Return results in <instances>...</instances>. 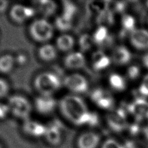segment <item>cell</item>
I'll return each mask as SVG.
<instances>
[{
  "label": "cell",
  "mask_w": 148,
  "mask_h": 148,
  "mask_svg": "<svg viewBox=\"0 0 148 148\" xmlns=\"http://www.w3.org/2000/svg\"><path fill=\"white\" fill-rule=\"evenodd\" d=\"M138 90L142 98H146L148 97V74L143 77Z\"/></svg>",
  "instance_id": "obj_32"
},
{
  "label": "cell",
  "mask_w": 148,
  "mask_h": 148,
  "mask_svg": "<svg viewBox=\"0 0 148 148\" xmlns=\"http://www.w3.org/2000/svg\"><path fill=\"white\" fill-rule=\"evenodd\" d=\"M16 58L10 54H5L0 56V72L3 74L10 73L16 64Z\"/></svg>",
  "instance_id": "obj_23"
},
{
  "label": "cell",
  "mask_w": 148,
  "mask_h": 148,
  "mask_svg": "<svg viewBox=\"0 0 148 148\" xmlns=\"http://www.w3.org/2000/svg\"><path fill=\"white\" fill-rule=\"evenodd\" d=\"M128 111L138 119H148V101L142 97L135 98L128 105Z\"/></svg>",
  "instance_id": "obj_14"
},
{
  "label": "cell",
  "mask_w": 148,
  "mask_h": 148,
  "mask_svg": "<svg viewBox=\"0 0 148 148\" xmlns=\"http://www.w3.org/2000/svg\"><path fill=\"white\" fill-rule=\"evenodd\" d=\"M28 32L34 41L43 44L49 43L53 37L54 27L47 18H38L29 24Z\"/></svg>",
  "instance_id": "obj_3"
},
{
  "label": "cell",
  "mask_w": 148,
  "mask_h": 148,
  "mask_svg": "<svg viewBox=\"0 0 148 148\" xmlns=\"http://www.w3.org/2000/svg\"><path fill=\"white\" fill-rule=\"evenodd\" d=\"M58 106L62 116L72 124L78 126L87 124L90 111L79 95H66L59 101Z\"/></svg>",
  "instance_id": "obj_1"
},
{
  "label": "cell",
  "mask_w": 148,
  "mask_h": 148,
  "mask_svg": "<svg viewBox=\"0 0 148 148\" xmlns=\"http://www.w3.org/2000/svg\"><path fill=\"white\" fill-rule=\"evenodd\" d=\"M72 20V19L61 13L56 18L54 27L62 32H66L71 29Z\"/></svg>",
  "instance_id": "obj_24"
},
{
  "label": "cell",
  "mask_w": 148,
  "mask_h": 148,
  "mask_svg": "<svg viewBox=\"0 0 148 148\" xmlns=\"http://www.w3.org/2000/svg\"><path fill=\"white\" fill-rule=\"evenodd\" d=\"M63 85L72 94L79 95L86 93L89 87L87 79L80 73H71L65 77L62 80Z\"/></svg>",
  "instance_id": "obj_5"
},
{
  "label": "cell",
  "mask_w": 148,
  "mask_h": 148,
  "mask_svg": "<svg viewBox=\"0 0 148 148\" xmlns=\"http://www.w3.org/2000/svg\"><path fill=\"white\" fill-rule=\"evenodd\" d=\"M64 66L69 69H79L86 64V58L80 51L69 53L64 59Z\"/></svg>",
  "instance_id": "obj_17"
},
{
  "label": "cell",
  "mask_w": 148,
  "mask_h": 148,
  "mask_svg": "<svg viewBox=\"0 0 148 148\" xmlns=\"http://www.w3.org/2000/svg\"><path fill=\"white\" fill-rule=\"evenodd\" d=\"M58 50L55 45L50 43L42 44L38 49V55L43 61L49 62L54 61L57 57Z\"/></svg>",
  "instance_id": "obj_19"
},
{
  "label": "cell",
  "mask_w": 148,
  "mask_h": 148,
  "mask_svg": "<svg viewBox=\"0 0 148 148\" xmlns=\"http://www.w3.org/2000/svg\"><path fill=\"white\" fill-rule=\"evenodd\" d=\"M34 105L38 113L46 116L53 112L58 103L53 96L39 95L35 98Z\"/></svg>",
  "instance_id": "obj_8"
},
{
  "label": "cell",
  "mask_w": 148,
  "mask_h": 148,
  "mask_svg": "<svg viewBox=\"0 0 148 148\" xmlns=\"http://www.w3.org/2000/svg\"><path fill=\"white\" fill-rule=\"evenodd\" d=\"M46 125L36 120L28 119L23 121L22 130L25 135L33 139L43 138Z\"/></svg>",
  "instance_id": "obj_12"
},
{
  "label": "cell",
  "mask_w": 148,
  "mask_h": 148,
  "mask_svg": "<svg viewBox=\"0 0 148 148\" xmlns=\"http://www.w3.org/2000/svg\"><path fill=\"white\" fill-rule=\"evenodd\" d=\"M43 138L46 143L51 146L59 145L62 139V127L60 124L56 121H53L47 124Z\"/></svg>",
  "instance_id": "obj_9"
},
{
  "label": "cell",
  "mask_w": 148,
  "mask_h": 148,
  "mask_svg": "<svg viewBox=\"0 0 148 148\" xmlns=\"http://www.w3.org/2000/svg\"><path fill=\"white\" fill-rule=\"evenodd\" d=\"M9 2L7 1H0V13H5L9 7Z\"/></svg>",
  "instance_id": "obj_36"
},
{
  "label": "cell",
  "mask_w": 148,
  "mask_h": 148,
  "mask_svg": "<svg viewBox=\"0 0 148 148\" xmlns=\"http://www.w3.org/2000/svg\"><path fill=\"white\" fill-rule=\"evenodd\" d=\"M90 99L99 108L109 111L112 109L114 103L112 95L102 88H95L91 92Z\"/></svg>",
  "instance_id": "obj_6"
},
{
  "label": "cell",
  "mask_w": 148,
  "mask_h": 148,
  "mask_svg": "<svg viewBox=\"0 0 148 148\" xmlns=\"http://www.w3.org/2000/svg\"><path fill=\"white\" fill-rule=\"evenodd\" d=\"M108 82L110 88L116 92H122L127 88L126 78L118 73H112L109 75Z\"/></svg>",
  "instance_id": "obj_21"
},
{
  "label": "cell",
  "mask_w": 148,
  "mask_h": 148,
  "mask_svg": "<svg viewBox=\"0 0 148 148\" xmlns=\"http://www.w3.org/2000/svg\"><path fill=\"white\" fill-rule=\"evenodd\" d=\"M102 143L100 135L94 131L80 134L76 140V148H99Z\"/></svg>",
  "instance_id": "obj_11"
},
{
  "label": "cell",
  "mask_w": 148,
  "mask_h": 148,
  "mask_svg": "<svg viewBox=\"0 0 148 148\" xmlns=\"http://www.w3.org/2000/svg\"><path fill=\"white\" fill-rule=\"evenodd\" d=\"M112 63L110 56L101 50L93 52L91 56V64L93 70L101 72L108 69Z\"/></svg>",
  "instance_id": "obj_15"
},
{
  "label": "cell",
  "mask_w": 148,
  "mask_h": 148,
  "mask_svg": "<svg viewBox=\"0 0 148 148\" xmlns=\"http://www.w3.org/2000/svg\"><path fill=\"white\" fill-rule=\"evenodd\" d=\"M143 132L145 137L146 138L147 140H148V124L146 125L143 128Z\"/></svg>",
  "instance_id": "obj_38"
},
{
  "label": "cell",
  "mask_w": 148,
  "mask_h": 148,
  "mask_svg": "<svg viewBox=\"0 0 148 148\" xmlns=\"http://www.w3.org/2000/svg\"><path fill=\"white\" fill-rule=\"evenodd\" d=\"M112 62L116 65H128L132 60V54L130 49L124 45H118L112 51L110 56Z\"/></svg>",
  "instance_id": "obj_16"
},
{
  "label": "cell",
  "mask_w": 148,
  "mask_h": 148,
  "mask_svg": "<svg viewBox=\"0 0 148 148\" xmlns=\"http://www.w3.org/2000/svg\"><path fill=\"white\" fill-rule=\"evenodd\" d=\"M142 62L143 66L148 69V52L146 53L142 57Z\"/></svg>",
  "instance_id": "obj_37"
},
{
  "label": "cell",
  "mask_w": 148,
  "mask_h": 148,
  "mask_svg": "<svg viewBox=\"0 0 148 148\" xmlns=\"http://www.w3.org/2000/svg\"><path fill=\"white\" fill-rule=\"evenodd\" d=\"M126 7V5L124 2H114L112 5V9H110L113 13H123Z\"/></svg>",
  "instance_id": "obj_35"
},
{
  "label": "cell",
  "mask_w": 148,
  "mask_h": 148,
  "mask_svg": "<svg viewBox=\"0 0 148 148\" xmlns=\"http://www.w3.org/2000/svg\"><path fill=\"white\" fill-rule=\"evenodd\" d=\"M33 84L39 95L53 96L61 87L62 80L55 73L45 71L38 73L34 78Z\"/></svg>",
  "instance_id": "obj_2"
},
{
  "label": "cell",
  "mask_w": 148,
  "mask_h": 148,
  "mask_svg": "<svg viewBox=\"0 0 148 148\" xmlns=\"http://www.w3.org/2000/svg\"><path fill=\"white\" fill-rule=\"evenodd\" d=\"M10 114L7 103L0 102V120H3Z\"/></svg>",
  "instance_id": "obj_34"
},
{
  "label": "cell",
  "mask_w": 148,
  "mask_h": 148,
  "mask_svg": "<svg viewBox=\"0 0 148 148\" xmlns=\"http://www.w3.org/2000/svg\"><path fill=\"white\" fill-rule=\"evenodd\" d=\"M146 6L147 8L148 9V1L146 2Z\"/></svg>",
  "instance_id": "obj_40"
},
{
  "label": "cell",
  "mask_w": 148,
  "mask_h": 148,
  "mask_svg": "<svg viewBox=\"0 0 148 148\" xmlns=\"http://www.w3.org/2000/svg\"><path fill=\"white\" fill-rule=\"evenodd\" d=\"M131 45L139 50H148V31L144 28L135 29L129 34Z\"/></svg>",
  "instance_id": "obj_13"
},
{
  "label": "cell",
  "mask_w": 148,
  "mask_h": 148,
  "mask_svg": "<svg viewBox=\"0 0 148 148\" xmlns=\"http://www.w3.org/2000/svg\"><path fill=\"white\" fill-rule=\"evenodd\" d=\"M36 13L34 8L22 4L13 5L9 11V16L12 21L17 24H22L32 18Z\"/></svg>",
  "instance_id": "obj_7"
},
{
  "label": "cell",
  "mask_w": 148,
  "mask_h": 148,
  "mask_svg": "<svg viewBox=\"0 0 148 148\" xmlns=\"http://www.w3.org/2000/svg\"><path fill=\"white\" fill-rule=\"evenodd\" d=\"M125 74L127 79L135 80L139 77L141 74V69L138 65L132 64L127 68Z\"/></svg>",
  "instance_id": "obj_29"
},
{
  "label": "cell",
  "mask_w": 148,
  "mask_h": 148,
  "mask_svg": "<svg viewBox=\"0 0 148 148\" xmlns=\"http://www.w3.org/2000/svg\"><path fill=\"white\" fill-rule=\"evenodd\" d=\"M36 9L43 16V18L53 16L57 11V5L54 1L49 0H42L34 2Z\"/></svg>",
  "instance_id": "obj_18"
},
{
  "label": "cell",
  "mask_w": 148,
  "mask_h": 148,
  "mask_svg": "<svg viewBox=\"0 0 148 148\" xmlns=\"http://www.w3.org/2000/svg\"><path fill=\"white\" fill-rule=\"evenodd\" d=\"M78 45L82 53L89 51L95 45L92 35L88 34L81 35L78 40Z\"/></svg>",
  "instance_id": "obj_26"
},
{
  "label": "cell",
  "mask_w": 148,
  "mask_h": 148,
  "mask_svg": "<svg viewBox=\"0 0 148 148\" xmlns=\"http://www.w3.org/2000/svg\"><path fill=\"white\" fill-rule=\"evenodd\" d=\"M120 23L123 30L128 32L129 34L136 28L135 18L130 14H123L121 18Z\"/></svg>",
  "instance_id": "obj_25"
},
{
  "label": "cell",
  "mask_w": 148,
  "mask_h": 148,
  "mask_svg": "<svg viewBox=\"0 0 148 148\" xmlns=\"http://www.w3.org/2000/svg\"><path fill=\"white\" fill-rule=\"evenodd\" d=\"M109 3L106 1H91L87 5L88 10L94 14L99 15L108 8Z\"/></svg>",
  "instance_id": "obj_27"
},
{
  "label": "cell",
  "mask_w": 148,
  "mask_h": 148,
  "mask_svg": "<svg viewBox=\"0 0 148 148\" xmlns=\"http://www.w3.org/2000/svg\"><path fill=\"white\" fill-rule=\"evenodd\" d=\"M0 148H4L3 145H2V143H1V142H0Z\"/></svg>",
  "instance_id": "obj_39"
},
{
  "label": "cell",
  "mask_w": 148,
  "mask_h": 148,
  "mask_svg": "<svg viewBox=\"0 0 148 148\" xmlns=\"http://www.w3.org/2000/svg\"><path fill=\"white\" fill-rule=\"evenodd\" d=\"M10 90V86L8 82L2 77H0V98L6 97Z\"/></svg>",
  "instance_id": "obj_33"
},
{
  "label": "cell",
  "mask_w": 148,
  "mask_h": 148,
  "mask_svg": "<svg viewBox=\"0 0 148 148\" xmlns=\"http://www.w3.org/2000/svg\"><path fill=\"white\" fill-rule=\"evenodd\" d=\"M99 148H125V147L119 140L114 138H108L102 142Z\"/></svg>",
  "instance_id": "obj_31"
},
{
  "label": "cell",
  "mask_w": 148,
  "mask_h": 148,
  "mask_svg": "<svg viewBox=\"0 0 148 148\" xmlns=\"http://www.w3.org/2000/svg\"><path fill=\"white\" fill-rule=\"evenodd\" d=\"M106 121L109 126L114 131H121L127 125L125 112L120 108L109 110L106 116Z\"/></svg>",
  "instance_id": "obj_10"
},
{
  "label": "cell",
  "mask_w": 148,
  "mask_h": 148,
  "mask_svg": "<svg viewBox=\"0 0 148 148\" xmlns=\"http://www.w3.org/2000/svg\"><path fill=\"white\" fill-rule=\"evenodd\" d=\"M62 7L63 10L62 14L73 20L77 10L75 5L69 1H64L62 4Z\"/></svg>",
  "instance_id": "obj_30"
},
{
  "label": "cell",
  "mask_w": 148,
  "mask_h": 148,
  "mask_svg": "<svg viewBox=\"0 0 148 148\" xmlns=\"http://www.w3.org/2000/svg\"><path fill=\"white\" fill-rule=\"evenodd\" d=\"M99 25H103L108 27V25L111 24L114 20L113 13L109 8L98 16Z\"/></svg>",
  "instance_id": "obj_28"
},
{
  "label": "cell",
  "mask_w": 148,
  "mask_h": 148,
  "mask_svg": "<svg viewBox=\"0 0 148 148\" xmlns=\"http://www.w3.org/2000/svg\"><path fill=\"white\" fill-rule=\"evenodd\" d=\"M91 35L95 45H103L110 40V32L106 26L99 25Z\"/></svg>",
  "instance_id": "obj_22"
},
{
  "label": "cell",
  "mask_w": 148,
  "mask_h": 148,
  "mask_svg": "<svg viewBox=\"0 0 148 148\" xmlns=\"http://www.w3.org/2000/svg\"><path fill=\"white\" fill-rule=\"evenodd\" d=\"M6 103L10 114L14 117L23 121L29 119L32 105L27 98L20 94H14L9 97Z\"/></svg>",
  "instance_id": "obj_4"
},
{
  "label": "cell",
  "mask_w": 148,
  "mask_h": 148,
  "mask_svg": "<svg viewBox=\"0 0 148 148\" xmlns=\"http://www.w3.org/2000/svg\"><path fill=\"white\" fill-rule=\"evenodd\" d=\"M75 43V39L72 35L63 33L57 38L55 46L58 50L63 52H68L72 50Z\"/></svg>",
  "instance_id": "obj_20"
}]
</instances>
